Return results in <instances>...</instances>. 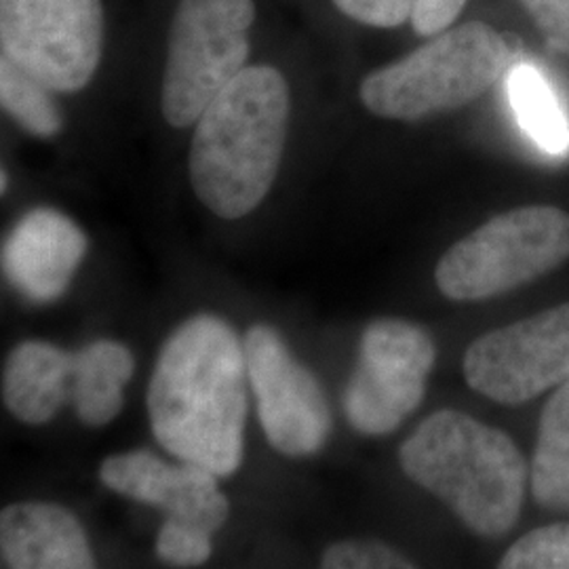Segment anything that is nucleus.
Masks as SVG:
<instances>
[{"label": "nucleus", "mask_w": 569, "mask_h": 569, "mask_svg": "<svg viewBox=\"0 0 569 569\" xmlns=\"http://www.w3.org/2000/svg\"><path fill=\"white\" fill-rule=\"evenodd\" d=\"M0 44L53 93L81 91L102 60V0H0Z\"/></svg>", "instance_id": "nucleus-7"}, {"label": "nucleus", "mask_w": 569, "mask_h": 569, "mask_svg": "<svg viewBox=\"0 0 569 569\" xmlns=\"http://www.w3.org/2000/svg\"><path fill=\"white\" fill-rule=\"evenodd\" d=\"M0 552L9 569H98L81 519L58 502H13L0 512Z\"/></svg>", "instance_id": "nucleus-13"}, {"label": "nucleus", "mask_w": 569, "mask_h": 569, "mask_svg": "<svg viewBox=\"0 0 569 569\" xmlns=\"http://www.w3.org/2000/svg\"><path fill=\"white\" fill-rule=\"evenodd\" d=\"M159 561L171 568H199L213 555V533L180 519H164L154 538Z\"/></svg>", "instance_id": "nucleus-21"}, {"label": "nucleus", "mask_w": 569, "mask_h": 569, "mask_svg": "<svg viewBox=\"0 0 569 569\" xmlns=\"http://www.w3.org/2000/svg\"><path fill=\"white\" fill-rule=\"evenodd\" d=\"M253 21V0H180L169 30L161 93L171 127L197 124L207 106L243 72Z\"/></svg>", "instance_id": "nucleus-6"}, {"label": "nucleus", "mask_w": 569, "mask_h": 569, "mask_svg": "<svg viewBox=\"0 0 569 569\" xmlns=\"http://www.w3.org/2000/svg\"><path fill=\"white\" fill-rule=\"evenodd\" d=\"M536 21L547 47L569 58V0H519Z\"/></svg>", "instance_id": "nucleus-23"}, {"label": "nucleus", "mask_w": 569, "mask_h": 569, "mask_svg": "<svg viewBox=\"0 0 569 569\" xmlns=\"http://www.w3.org/2000/svg\"><path fill=\"white\" fill-rule=\"evenodd\" d=\"M346 18L373 26L399 28L411 23L420 37H437L451 28L462 13L467 0H333Z\"/></svg>", "instance_id": "nucleus-18"}, {"label": "nucleus", "mask_w": 569, "mask_h": 569, "mask_svg": "<svg viewBox=\"0 0 569 569\" xmlns=\"http://www.w3.org/2000/svg\"><path fill=\"white\" fill-rule=\"evenodd\" d=\"M243 346L249 387L268 443L287 458L319 453L326 448L333 422L317 376L291 355L272 327H251L244 333Z\"/></svg>", "instance_id": "nucleus-10"}, {"label": "nucleus", "mask_w": 569, "mask_h": 569, "mask_svg": "<svg viewBox=\"0 0 569 569\" xmlns=\"http://www.w3.org/2000/svg\"><path fill=\"white\" fill-rule=\"evenodd\" d=\"M512 66L507 39L483 21H468L367 74L361 102L382 119L420 121L479 100Z\"/></svg>", "instance_id": "nucleus-4"}, {"label": "nucleus", "mask_w": 569, "mask_h": 569, "mask_svg": "<svg viewBox=\"0 0 569 569\" xmlns=\"http://www.w3.org/2000/svg\"><path fill=\"white\" fill-rule=\"evenodd\" d=\"M133 371L131 350L117 340H96L74 352L70 399L82 425L106 427L121 413Z\"/></svg>", "instance_id": "nucleus-15"}, {"label": "nucleus", "mask_w": 569, "mask_h": 569, "mask_svg": "<svg viewBox=\"0 0 569 569\" xmlns=\"http://www.w3.org/2000/svg\"><path fill=\"white\" fill-rule=\"evenodd\" d=\"M51 89L23 72L20 66L2 58L0 61V100L2 108L20 122L21 127L37 136L51 138L61 129L58 106L51 98Z\"/></svg>", "instance_id": "nucleus-19"}, {"label": "nucleus", "mask_w": 569, "mask_h": 569, "mask_svg": "<svg viewBox=\"0 0 569 569\" xmlns=\"http://www.w3.org/2000/svg\"><path fill=\"white\" fill-rule=\"evenodd\" d=\"M507 91L515 119L529 140L547 154H568L569 119L549 79L536 66L519 61L507 74Z\"/></svg>", "instance_id": "nucleus-17"}, {"label": "nucleus", "mask_w": 569, "mask_h": 569, "mask_svg": "<svg viewBox=\"0 0 569 569\" xmlns=\"http://www.w3.org/2000/svg\"><path fill=\"white\" fill-rule=\"evenodd\" d=\"M7 188V173H2V190Z\"/></svg>", "instance_id": "nucleus-24"}, {"label": "nucleus", "mask_w": 569, "mask_h": 569, "mask_svg": "<svg viewBox=\"0 0 569 569\" xmlns=\"http://www.w3.org/2000/svg\"><path fill=\"white\" fill-rule=\"evenodd\" d=\"M74 352L44 340L16 346L2 369V401L16 420L30 427L51 422L72 397Z\"/></svg>", "instance_id": "nucleus-14"}, {"label": "nucleus", "mask_w": 569, "mask_h": 569, "mask_svg": "<svg viewBox=\"0 0 569 569\" xmlns=\"http://www.w3.org/2000/svg\"><path fill=\"white\" fill-rule=\"evenodd\" d=\"M529 479L542 509L569 512V380L542 407Z\"/></svg>", "instance_id": "nucleus-16"}, {"label": "nucleus", "mask_w": 569, "mask_h": 569, "mask_svg": "<svg viewBox=\"0 0 569 569\" xmlns=\"http://www.w3.org/2000/svg\"><path fill=\"white\" fill-rule=\"evenodd\" d=\"M468 387L521 406L569 380V302L483 333L465 355Z\"/></svg>", "instance_id": "nucleus-9"}, {"label": "nucleus", "mask_w": 569, "mask_h": 569, "mask_svg": "<svg viewBox=\"0 0 569 569\" xmlns=\"http://www.w3.org/2000/svg\"><path fill=\"white\" fill-rule=\"evenodd\" d=\"M437 346L406 319H376L361 336L359 363L346 385V418L367 437H387L422 406Z\"/></svg>", "instance_id": "nucleus-8"}, {"label": "nucleus", "mask_w": 569, "mask_h": 569, "mask_svg": "<svg viewBox=\"0 0 569 569\" xmlns=\"http://www.w3.org/2000/svg\"><path fill=\"white\" fill-rule=\"evenodd\" d=\"M289 87L272 66H247L197 121L190 182L224 220L251 213L270 192L283 159Z\"/></svg>", "instance_id": "nucleus-2"}, {"label": "nucleus", "mask_w": 569, "mask_h": 569, "mask_svg": "<svg viewBox=\"0 0 569 569\" xmlns=\"http://www.w3.org/2000/svg\"><path fill=\"white\" fill-rule=\"evenodd\" d=\"M87 237L68 216L53 209L26 213L2 247V268L9 281L32 302L47 305L68 289Z\"/></svg>", "instance_id": "nucleus-12"}, {"label": "nucleus", "mask_w": 569, "mask_h": 569, "mask_svg": "<svg viewBox=\"0 0 569 569\" xmlns=\"http://www.w3.org/2000/svg\"><path fill=\"white\" fill-rule=\"evenodd\" d=\"M498 569H569V523L531 529L500 559Z\"/></svg>", "instance_id": "nucleus-20"}, {"label": "nucleus", "mask_w": 569, "mask_h": 569, "mask_svg": "<svg viewBox=\"0 0 569 569\" xmlns=\"http://www.w3.org/2000/svg\"><path fill=\"white\" fill-rule=\"evenodd\" d=\"M247 361L237 331L216 315L186 319L159 352L148 420L173 458L232 477L244 458Z\"/></svg>", "instance_id": "nucleus-1"}, {"label": "nucleus", "mask_w": 569, "mask_h": 569, "mask_svg": "<svg viewBox=\"0 0 569 569\" xmlns=\"http://www.w3.org/2000/svg\"><path fill=\"white\" fill-rule=\"evenodd\" d=\"M569 260V213L550 204L510 209L449 247L435 268L453 302H481L531 283Z\"/></svg>", "instance_id": "nucleus-5"}, {"label": "nucleus", "mask_w": 569, "mask_h": 569, "mask_svg": "<svg viewBox=\"0 0 569 569\" xmlns=\"http://www.w3.org/2000/svg\"><path fill=\"white\" fill-rule=\"evenodd\" d=\"M321 569H420L401 550L376 538H346L323 552Z\"/></svg>", "instance_id": "nucleus-22"}, {"label": "nucleus", "mask_w": 569, "mask_h": 569, "mask_svg": "<svg viewBox=\"0 0 569 569\" xmlns=\"http://www.w3.org/2000/svg\"><path fill=\"white\" fill-rule=\"evenodd\" d=\"M399 465L409 481L439 498L481 538H502L519 521L528 465L500 428L458 409H439L401 443Z\"/></svg>", "instance_id": "nucleus-3"}, {"label": "nucleus", "mask_w": 569, "mask_h": 569, "mask_svg": "<svg viewBox=\"0 0 569 569\" xmlns=\"http://www.w3.org/2000/svg\"><path fill=\"white\" fill-rule=\"evenodd\" d=\"M102 486L122 498L163 510L164 519H180L216 533L230 515V500L218 477L188 462H167L148 449L112 453L98 470Z\"/></svg>", "instance_id": "nucleus-11"}]
</instances>
